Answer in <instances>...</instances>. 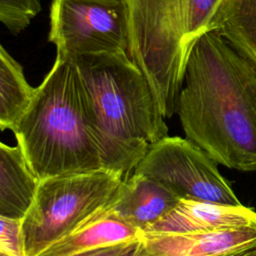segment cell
Instances as JSON below:
<instances>
[{"label":"cell","mask_w":256,"mask_h":256,"mask_svg":"<svg viewBox=\"0 0 256 256\" xmlns=\"http://www.w3.org/2000/svg\"><path fill=\"white\" fill-rule=\"evenodd\" d=\"M89 106L102 167L135 169L168 127L141 70L127 53L87 55L74 62Z\"/></svg>","instance_id":"2"},{"label":"cell","mask_w":256,"mask_h":256,"mask_svg":"<svg viewBox=\"0 0 256 256\" xmlns=\"http://www.w3.org/2000/svg\"><path fill=\"white\" fill-rule=\"evenodd\" d=\"M128 56L148 81L165 118L177 113L187 62L222 0H125Z\"/></svg>","instance_id":"4"},{"label":"cell","mask_w":256,"mask_h":256,"mask_svg":"<svg viewBox=\"0 0 256 256\" xmlns=\"http://www.w3.org/2000/svg\"><path fill=\"white\" fill-rule=\"evenodd\" d=\"M0 256H6V255H4V254H2V253H0Z\"/></svg>","instance_id":"19"},{"label":"cell","mask_w":256,"mask_h":256,"mask_svg":"<svg viewBox=\"0 0 256 256\" xmlns=\"http://www.w3.org/2000/svg\"><path fill=\"white\" fill-rule=\"evenodd\" d=\"M49 41L63 60L96 54L127 53L128 9L125 0H53Z\"/></svg>","instance_id":"6"},{"label":"cell","mask_w":256,"mask_h":256,"mask_svg":"<svg viewBox=\"0 0 256 256\" xmlns=\"http://www.w3.org/2000/svg\"><path fill=\"white\" fill-rule=\"evenodd\" d=\"M217 164L191 140L166 136L149 145L134 172L154 179L179 199L240 205Z\"/></svg>","instance_id":"7"},{"label":"cell","mask_w":256,"mask_h":256,"mask_svg":"<svg viewBox=\"0 0 256 256\" xmlns=\"http://www.w3.org/2000/svg\"><path fill=\"white\" fill-rule=\"evenodd\" d=\"M13 133L40 181L103 168L83 85L70 61L56 57Z\"/></svg>","instance_id":"3"},{"label":"cell","mask_w":256,"mask_h":256,"mask_svg":"<svg viewBox=\"0 0 256 256\" xmlns=\"http://www.w3.org/2000/svg\"><path fill=\"white\" fill-rule=\"evenodd\" d=\"M177 113L186 138L218 164L256 170V63L214 30L190 53Z\"/></svg>","instance_id":"1"},{"label":"cell","mask_w":256,"mask_h":256,"mask_svg":"<svg viewBox=\"0 0 256 256\" xmlns=\"http://www.w3.org/2000/svg\"><path fill=\"white\" fill-rule=\"evenodd\" d=\"M131 256H167V255H164V254L154 250L150 246H148L142 238V241L140 242L138 248Z\"/></svg>","instance_id":"18"},{"label":"cell","mask_w":256,"mask_h":256,"mask_svg":"<svg viewBox=\"0 0 256 256\" xmlns=\"http://www.w3.org/2000/svg\"><path fill=\"white\" fill-rule=\"evenodd\" d=\"M123 175L101 168L40 181L33 202L22 219L26 256H39L82 226L109 201Z\"/></svg>","instance_id":"5"},{"label":"cell","mask_w":256,"mask_h":256,"mask_svg":"<svg viewBox=\"0 0 256 256\" xmlns=\"http://www.w3.org/2000/svg\"><path fill=\"white\" fill-rule=\"evenodd\" d=\"M40 180L30 168L21 148L0 144V216L23 219Z\"/></svg>","instance_id":"10"},{"label":"cell","mask_w":256,"mask_h":256,"mask_svg":"<svg viewBox=\"0 0 256 256\" xmlns=\"http://www.w3.org/2000/svg\"><path fill=\"white\" fill-rule=\"evenodd\" d=\"M141 240L103 247L95 250L77 253L71 256H131L138 248Z\"/></svg>","instance_id":"17"},{"label":"cell","mask_w":256,"mask_h":256,"mask_svg":"<svg viewBox=\"0 0 256 256\" xmlns=\"http://www.w3.org/2000/svg\"><path fill=\"white\" fill-rule=\"evenodd\" d=\"M245 227H256V212L249 207L180 199L143 234H198Z\"/></svg>","instance_id":"9"},{"label":"cell","mask_w":256,"mask_h":256,"mask_svg":"<svg viewBox=\"0 0 256 256\" xmlns=\"http://www.w3.org/2000/svg\"><path fill=\"white\" fill-rule=\"evenodd\" d=\"M0 253L6 256H26L22 219L0 216Z\"/></svg>","instance_id":"15"},{"label":"cell","mask_w":256,"mask_h":256,"mask_svg":"<svg viewBox=\"0 0 256 256\" xmlns=\"http://www.w3.org/2000/svg\"><path fill=\"white\" fill-rule=\"evenodd\" d=\"M142 238L143 234L140 230L124 221L95 212L82 226L55 242L39 256H71Z\"/></svg>","instance_id":"11"},{"label":"cell","mask_w":256,"mask_h":256,"mask_svg":"<svg viewBox=\"0 0 256 256\" xmlns=\"http://www.w3.org/2000/svg\"><path fill=\"white\" fill-rule=\"evenodd\" d=\"M180 199L154 179L139 173L122 180L97 212L114 216L142 233L161 220Z\"/></svg>","instance_id":"8"},{"label":"cell","mask_w":256,"mask_h":256,"mask_svg":"<svg viewBox=\"0 0 256 256\" xmlns=\"http://www.w3.org/2000/svg\"><path fill=\"white\" fill-rule=\"evenodd\" d=\"M41 11L40 0H0V21L18 34Z\"/></svg>","instance_id":"14"},{"label":"cell","mask_w":256,"mask_h":256,"mask_svg":"<svg viewBox=\"0 0 256 256\" xmlns=\"http://www.w3.org/2000/svg\"><path fill=\"white\" fill-rule=\"evenodd\" d=\"M210 30L256 63V0H222Z\"/></svg>","instance_id":"13"},{"label":"cell","mask_w":256,"mask_h":256,"mask_svg":"<svg viewBox=\"0 0 256 256\" xmlns=\"http://www.w3.org/2000/svg\"><path fill=\"white\" fill-rule=\"evenodd\" d=\"M210 256H256V227L241 228L232 241Z\"/></svg>","instance_id":"16"},{"label":"cell","mask_w":256,"mask_h":256,"mask_svg":"<svg viewBox=\"0 0 256 256\" xmlns=\"http://www.w3.org/2000/svg\"><path fill=\"white\" fill-rule=\"evenodd\" d=\"M36 88L26 80L22 66L0 46V128L12 132L29 108Z\"/></svg>","instance_id":"12"}]
</instances>
